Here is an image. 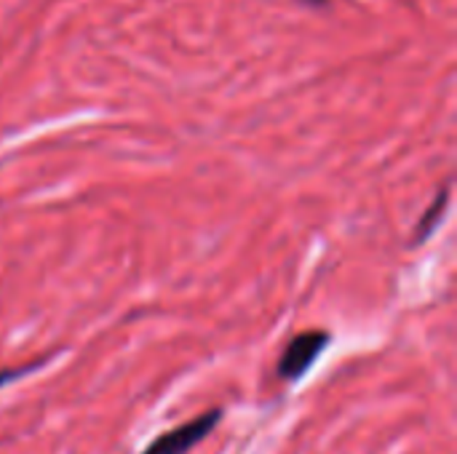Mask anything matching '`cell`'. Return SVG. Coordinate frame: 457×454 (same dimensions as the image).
Returning <instances> with one entry per match:
<instances>
[{"instance_id": "6da1fadb", "label": "cell", "mask_w": 457, "mask_h": 454, "mask_svg": "<svg viewBox=\"0 0 457 454\" xmlns=\"http://www.w3.org/2000/svg\"><path fill=\"white\" fill-rule=\"evenodd\" d=\"M332 334L327 329H308L292 337L276 364V372L284 383H300L308 369L319 361V356L329 348Z\"/></svg>"}, {"instance_id": "3957f363", "label": "cell", "mask_w": 457, "mask_h": 454, "mask_svg": "<svg viewBox=\"0 0 457 454\" xmlns=\"http://www.w3.org/2000/svg\"><path fill=\"white\" fill-rule=\"evenodd\" d=\"M447 203H450V185H445V187L436 193V198L431 201V206L423 211L418 227L412 230V246H420V244H426V241L431 238V233L436 230V225L442 222V217H445V211H447Z\"/></svg>"}, {"instance_id": "277c9868", "label": "cell", "mask_w": 457, "mask_h": 454, "mask_svg": "<svg viewBox=\"0 0 457 454\" xmlns=\"http://www.w3.org/2000/svg\"><path fill=\"white\" fill-rule=\"evenodd\" d=\"M51 359H54V356L46 353V356H40V359H35V361H24V364H19V367H3V369H0V388H5V385L21 380V377L32 375V372H37V369H43Z\"/></svg>"}, {"instance_id": "7a4b0ae2", "label": "cell", "mask_w": 457, "mask_h": 454, "mask_svg": "<svg viewBox=\"0 0 457 454\" xmlns=\"http://www.w3.org/2000/svg\"><path fill=\"white\" fill-rule=\"evenodd\" d=\"M222 415H225L222 407L201 412L190 423H185L179 428H171V431L161 433L158 439H153L142 454H187L217 431V425L222 423Z\"/></svg>"}]
</instances>
